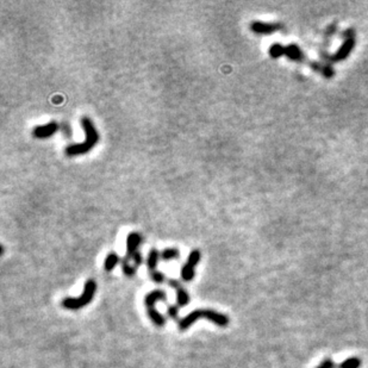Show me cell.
Instances as JSON below:
<instances>
[{"label":"cell","instance_id":"cell-16","mask_svg":"<svg viewBox=\"0 0 368 368\" xmlns=\"http://www.w3.org/2000/svg\"><path fill=\"white\" fill-rule=\"evenodd\" d=\"M122 268L126 277H134L136 273V268L137 267H136L135 265H130V260L124 258L122 261Z\"/></svg>","mask_w":368,"mask_h":368},{"label":"cell","instance_id":"cell-14","mask_svg":"<svg viewBox=\"0 0 368 368\" xmlns=\"http://www.w3.org/2000/svg\"><path fill=\"white\" fill-rule=\"evenodd\" d=\"M179 255H180V252H179V249H176V248H166L161 252V259H162L163 261H171V260H175L179 258Z\"/></svg>","mask_w":368,"mask_h":368},{"label":"cell","instance_id":"cell-19","mask_svg":"<svg viewBox=\"0 0 368 368\" xmlns=\"http://www.w3.org/2000/svg\"><path fill=\"white\" fill-rule=\"evenodd\" d=\"M150 278H151V280L155 281L156 284H161L165 281L166 275L163 273H161V272L156 271V272H154V273H150Z\"/></svg>","mask_w":368,"mask_h":368},{"label":"cell","instance_id":"cell-3","mask_svg":"<svg viewBox=\"0 0 368 368\" xmlns=\"http://www.w3.org/2000/svg\"><path fill=\"white\" fill-rule=\"evenodd\" d=\"M95 291H97V284L94 280L89 279L85 283V287L79 298H64L61 304L67 310H79L92 302Z\"/></svg>","mask_w":368,"mask_h":368},{"label":"cell","instance_id":"cell-20","mask_svg":"<svg viewBox=\"0 0 368 368\" xmlns=\"http://www.w3.org/2000/svg\"><path fill=\"white\" fill-rule=\"evenodd\" d=\"M168 315L173 320H176L179 315V306L178 305H169L168 306Z\"/></svg>","mask_w":368,"mask_h":368},{"label":"cell","instance_id":"cell-15","mask_svg":"<svg viewBox=\"0 0 368 368\" xmlns=\"http://www.w3.org/2000/svg\"><path fill=\"white\" fill-rule=\"evenodd\" d=\"M285 49H286V47H284V45L279 44V43H275V44L271 45L270 55L273 58H278V57L283 56V55H285Z\"/></svg>","mask_w":368,"mask_h":368},{"label":"cell","instance_id":"cell-2","mask_svg":"<svg viewBox=\"0 0 368 368\" xmlns=\"http://www.w3.org/2000/svg\"><path fill=\"white\" fill-rule=\"evenodd\" d=\"M199 318H206V320L211 321L212 323H215L216 326L221 328L228 327L229 323H230V318L221 314V312L210 310V309H199V310H194L191 314H188L186 317H184L179 322V330L184 332V330L188 329Z\"/></svg>","mask_w":368,"mask_h":368},{"label":"cell","instance_id":"cell-5","mask_svg":"<svg viewBox=\"0 0 368 368\" xmlns=\"http://www.w3.org/2000/svg\"><path fill=\"white\" fill-rule=\"evenodd\" d=\"M58 129H60V126H58L56 122H49L44 125L36 126V128L32 130V135L33 137L38 138V140H45V138L51 137L52 135L56 134Z\"/></svg>","mask_w":368,"mask_h":368},{"label":"cell","instance_id":"cell-13","mask_svg":"<svg viewBox=\"0 0 368 368\" xmlns=\"http://www.w3.org/2000/svg\"><path fill=\"white\" fill-rule=\"evenodd\" d=\"M194 275H196V271H194V267H193V266L188 265L186 262V264L184 265V267L181 268L182 280L186 281V283H188V281H192L194 279Z\"/></svg>","mask_w":368,"mask_h":368},{"label":"cell","instance_id":"cell-4","mask_svg":"<svg viewBox=\"0 0 368 368\" xmlns=\"http://www.w3.org/2000/svg\"><path fill=\"white\" fill-rule=\"evenodd\" d=\"M157 301H167V296L165 291H161V290H155V291H151V292L148 293L145 296L144 303H145V308H147V312H148V316L153 323H155L157 327H163L166 323L165 317L162 315H160V312L155 309V303Z\"/></svg>","mask_w":368,"mask_h":368},{"label":"cell","instance_id":"cell-9","mask_svg":"<svg viewBox=\"0 0 368 368\" xmlns=\"http://www.w3.org/2000/svg\"><path fill=\"white\" fill-rule=\"evenodd\" d=\"M141 241H142V237L140 234H137V233L129 234L128 240H126V256H125L126 259L131 260L135 253L138 252L137 248H138V246H140Z\"/></svg>","mask_w":368,"mask_h":368},{"label":"cell","instance_id":"cell-18","mask_svg":"<svg viewBox=\"0 0 368 368\" xmlns=\"http://www.w3.org/2000/svg\"><path fill=\"white\" fill-rule=\"evenodd\" d=\"M361 366V360L358 358H351L340 365V368H359Z\"/></svg>","mask_w":368,"mask_h":368},{"label":"cell","instance_id":"cell-21","mask_svg":"<svg viewBox=\"0 0 368 368\" xmlns=\"http://www.w3.org/2000/svg\"><path fill=\"white\" fill-rule=\"evenodd\" d=\"M131 260L134 261V265L136 266V267L142 265V262H143V259H142V255H141L140 252H136L134 254V256L131 258Z\"/></svg>","mask_w":368,"mask_h":368},{"label":"cell","instance_id":"cell-6","mask_svg":"<svg viewBox=\"0 0 368 368\" xmlns=\"http://www.w3.org/2000/svg\"><path fill=\"white\" fill-rule=\"evenodd\" d=\"M354 45H355V38H354V37L347 38L345 42H343V44L341 45V47H340L339 50H337L335 54L333 55V56L329 57V60L332 61V62H339V61L345 60V58H347L348 55L352 52L353 48H354Z\"/></svg>","mask_w":368,"mask_h":368},{"label":"cell","instance_id":"cell-8","mask_svg":"<svg viewBox=\"0 0 368 368\" xmlns=\"http://www.w3.org/2000/svg\"><path fill=\"white\" fill-rule=\"evenodd\" d=\"M168 284L169 286L175 289L176 291V305H178L179 308H185V306L190 303V296H188L187 291L185 290L184 287L180 285V283L175 279H171L168 281Z\"/></svg>","mask_w":368,"mask_h":368},{"label":"cell","instance_id":"cell-17","mask_svg":"<svg viewBox=\"0 0 368 368\" xmlns=\"http://www.w3.org/2000/svg\"><path fill=\"white\" fill-rule=\"evenodd\" d=\"M200 259H202V254H200V252L198 249H194L190 253V255H188L187 264L193 266V267H196V266L199 264Z\"/></svg>","mask_w":368,"mask_h":368},{"label":"cell","instance_id":"cell-12","mask_svg":"<svg viewBox=\"0 0 368 368\" xmlns=\"http://www.w3.org/2000/svg\"><path fill=\"white\" fill-rule=\"evenodd\" d=\"M118 262H119V256L117 255L116 253H110L104 261V270L106 272L113 271L114 267H116Z\"/></svg>","mask_w":368,"mask_h":368},{"label":"cell","instance_id":"cell-10","mask_svg":"<svg viewBox=\"0 0 368 368\" xmlns=\"http://www.w3.org/2000/svg\"><path fill=\"white\" fill-rule=\"evenodd\" d=\"M285 55L292 61H297V62H305L304 52H303L302 49L296 44L287 45L285 49Z\"/></svg>","mask_w":368,"mask_h":368},{"label":"cell","instance_id":"cell-7","mask_svg":"<svg viewBox=\"0 0 368 368\" xmlns=\"http://www.w3.org/2000/svg\"><path fill=\"white\" fill-rule=\"evenodd\" d=\"M283 25L281 24H273V23H262V21H253L250 24V29L253 32L259 33V35H270L278 30H280Z\"/></svg>","mask_w":368,"mask_h":368},{"label":"cell","instance_id":"cell-11","mask_svg":"<svg viewBox=\"0 0 368 368\" xmlns=\"http://www.w3.org/2000/svg\"><path fill=\"white\" fill-rule=\"evenodd\" d=\"M159 259H161V253L155 248L151 249L149 255H148V259H147V265H148V270H149V273H154V272H156V266H157V262H159Z\"/></svg>","mask_w":368,"mask_h":368},{"label":"cell","instance_id":"cell-1","mask_svg":"<svg viewBox=\"0 0 368 368\" xmlns=\"http://www.w3.org/2000/svg\"><path fill=\"white\" fill-rule=\"evenodd\" d=\"M81 126L85 131V141L82 143L78 144H70L66 148V155L67 156H78L83 155V154L88 153L99 141V134L95 129L91 119L88 117H83L81 119Z\"/></svg>","mask_w":368,"mask_h":368}]
</instances>
